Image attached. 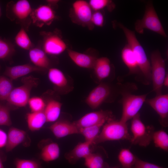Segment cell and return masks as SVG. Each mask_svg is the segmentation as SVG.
<instances>
[{
	"instance_id": "cell-26",
	"label": "cell",
	"mask_w": 168,
	"mask_h": 168,
	"mask_svg": "<svg viewBox=\"0 0 168 168\" xmlns=\"http://www.w3.org/2000/svg\"><path fill=\"white\" fill-rule=\"evenodd\" d=\"M105 123H101L79 129V134L84 137L86 142L91 145H94L95 142L98 136L100 129Z\"/></svg>"
},
{
	"instance_id": "cell-6",
	"label": "cell",
	"mask_w": 168,
	"mask_h": 168,
	"mask_svg": "<svg viewBox=\"0 0 168 168\" xmlns=\"http://www.w3.org/2000/svg\"><path fill=\"white\" fill-rule=\"evenodd\" d=\"M132 92H126L121 96L122 111L120 120L125 123L139 113L148 94L136 95L132 94Z\"/></svg>"
},
{
	"instance_id": "cell-16",
	"label": "cell",
	"mask_w": 168,
	"mask_h": 168,
	"mask_svg": "<svg viewBox=\"0 0 168 168\" xmlns=\"http://www.w3.org/2000/svg\"><path fill=\"white\" fill-rule=\"evenodd\" d=\"M91 145L86 142H80L64 155L65 158L71 164H75L81 158H85L92 152Z\"/></svg>"
},
{
	"instance_id": "cell-18",
	"label": "cell",
	"mask_w": 168,
	"mask_h": 168,
	"mask_svg": "<svg viewBox=\"0 0 168 168\" xmlns=\"http://www.w3.org/2000/svg\"><path fill=\"white\" fill-rule=\"evenodd\" d=\"M27 134L24 130L11 127L7 134V141L5 146L7 152H10L21 143H24L27 138Z\"/></svg>"
},
{
	"instance_id": "cell-12",
	"label": "cell",
	"mask_w": 168,
	"mask_h": 168,
	"mask_svg": "<svg viewBox=\"0 0 168 168\" xmlns=\"http://www.w3.org/2000/svg\"><path fill=\"white\" fill-rule=\"evenodd\" d=\"M145 102L159 116L160 124L164 127L168 125V94H160L154 98L146 99Z\"/></svg>"
},
{
	"instance_id": "cell-35",
	"label": "cell",
	"mask_w": 168,
	"mask_h": 168,
	"mask_svg": "<svg viewBox=\"0 0 168 168\" xmlns=\"http://www.w3.org/2000/svg\"><path fill=\"white\" fill-rule=\"evenodd\" d=\"M31 112H39L44 111L46 104L43 98L38 96L30 98L28 102Z\"/></svg>"
},
{
	"instance_id": "cell-14",
	"label": "cell",
	"mask_w": 168,
	"mask_h": 168,
	"mask_svg": "<svg viewBox=\"0 0 168 168\" xmlns=\"http://www.w3.org/2000/svg\"><path fill=\"white\" fill-rule=\"evenodd\" d=\"M72 7L74 16L80 23L85 26L91 24V19L93 13L87 2L83 0L76 1L73 3Z\"/></svg>"
},
{
	"instance_id": "cell-29",
	"label": "cell",
	"mask_w": 168,
	"mask_h": 168,
	"mask_svg": "<svg viewBox=\"0 0 168 168\" xmlns=\"http://www.w3.org/2000/svg\"><path fill=\"white\" fill-rule=\"evenodd\" d=\"M84 165L87 168H106L108 165L100 154L91 153L84 159Z\"/></svg>"
},
{
	"instance_id": "cell-43",
	"label": "cell",
	"mask_w": 168,
	"mask_h": 168,
	"mask_svg": "<svg viewBox=\"0 0 168 168\" xmlns=\"http://www.w3.org/2000/svg\"><path fill=\"white\" fill-rule=\"evenodd\" d=\"M0 168H4L3 165L2 160L1 158L0 157Z\"/></svg>"
},
{
	"instance_id": "cell-1",
	"label": "cell",
	"mask_w": 168,
	"mask_h": 168,
	"mask_svg": "<svg viewBox=\"0 0 168 168\" xmlns=\"http://www.w3.org/2000/svg\"><path fill=\"white\" fill-rule=\"evenodd\" d=\"M118 26L125 36L128 44L131 48L137 62L140 74L144 83L149 84L151 81V66L143 48L137 39L134 31L129 29L120 23Z\"/></svg>"
},
{
	"instance_id": "cell-4",
	"label": "cell",
	"mask_w": 168,
	"mask_h": 168,
	"mask_svg": "<svg viewBox=\"0 0 168 168\" xmlns=\"http://www.w3.org/2000/svg\"><path fill=\"white\" fill-rule=\"evenodd\" d=\"M136 31L138 33H143L145 29L155 32L164 37L167 35L157 14L151 2L148 3L146 6L142 18L137 21L135 24Z\"/></svg>"
},
{
	"instance_id": "cell-30",
	"label": "cell",
	"mask_w": 168,
	"mask_h": 168,
	"mask_svg": "<svg viewBox=\"0 0 168 168\" xmlns=\"http://www.w3.org/2000/svg\"><path fill=\"white\" fill-rule=\"evenodd\" d=\"M16 44L21 48L29 50L34 47L33 44L28 35L26 30L23 28H21L15 37Z\"/></svg>"
},
{
	"instance_id": "cell-34",
	"label": "cell",
	"mask_w": 168,
	"mask_h": 168,
	"mask_svg": "<svg viewBox=\"0 0 168 168\" xmlns=\"http://www.w3.org/2000/svg\"><path fill=\"white\" fill-rule=\"evenodd\" d=\"M88 3L91 9L95 11H100L106 7L111 11L115 7L112 1L109 0H91Z\"/></svg>"
},
{
	"instance_id": "cell-9",
	"label": "cell",
	"mask_w": 168,
	"mask_h": 168,
	"mask_svg": "<svg viewBox=\"0 0 168 168\" xmlns=\"http://www.w3.org/2000/svg\"><path fill=\"white\" fill-rule=\"evenodd\" d=\"M42 49L47 54L57 55L62 53L67 46L61 36L55 32H41Z\"/></svg>"
},
{
	"instance_id": "cell-13",
	"label": "cell",
	"mask_w": 168,
	"mask_h": 168,
	"mask_svg": "<svg viewBox=\"0 0 168 168\" xmlns=\"http://www.w3.org/2000/svg\"><path fill=\"white\" fill-rule=\"evenodd\" d=\"M112 116L111 112L100 110L86 114L73 123L79 129L102 123H105L112 119Z\"/></svg>"
},
{
	"instance_id": "cell-8",
	"label": "cell",
	"mask_w": 168,
	"mask_h": 168,
	"mask_svg": "<svg viewBox=\"0 0 168 168\" xmlns=\"http://www.w3.org/2000/svg\"><path fill=\"white\" fill-rule=\"evenodd\" d=\"M151 79L153 91L156 95L161 94L164 80L166 75L165 63L158 50L153 52L151 56Z\"/></svg>"
},
{
	"instance_id": "cell-17",
	"label": "cell",
	"mask_w": 168,
	"mask_h": 168,
	"mask_svg": "<svg viewBox=\"0 0 168 168\" xmlns=\"http://www.w3.org/2000/svg\"><path fill=\"white\" fill-rule=\"evenodd\" d=\"M34 65L28 63L7 67L4 74L12 81L33 72L43 71Z\"/></svg>"
},
{
	"instance_id": "cell-42",
	"label": "cell",
	"mask_w": 168,
	"mask_h": 168,
	"mask_svg": "<svg viewBox=\"0 0 168 168\" xmlns=\"http://www.w3.org/2000/svg\"><path fill=\"white\" fill-rule=\"evenodd\" d=\"M163 85L166 87H168V76L167 74H166L165 77L163 82Z\"/></svg>"
},
{
	"instance_id": "cell-25",
	"label": "cell",
	"mask_w": 168,
	"mask_h": 168,
	"mask_svg": "<svg viewBox=\"0 0 168 168\" xmlns=\"http://www.w3.org/2000/svg\"><path fill=\"white\" fill-rule=\"evenodd\" d=\"M62 105V103L54 100H50L47 102L44 110L47 122H53L57 120L60 114Z\"/></svg>"
},
{
	"instance_id": "cell-2",
	"label": "cell",
	"mask_w": 168,
	"mask_h": 168,
	"mask_svg": "<svg viewBox=\"0 0 168 168\" xmlns=\"http://www.w3.org/2000/svg\"><path fill=\"white\" fill-rule=\"evenodd\" d=\"M32 10L30 2L27 0L11 1L7 4L6 15L11 21H15L28 31L32 23L30 15Z\"/></svg>"
},
{
	"instance_id": "cell-5",
	"label": "cell",
	"mask_w": 168,
	"mask_h": 168,
	"mask_svg": "<svg viewBox=\"0 0 168 168\" xmlns=\"http://www.w3.org/2000/svg\"><path fill=\"white\" fill-rule=\"evenodd\" d=\"M37 79L31 76L22 78L21 86L13 88L6 101L10 105L23 107L28 104L32 89L38 84Z\"/></svg>"
},
{
	"instance_id": "cell-36",
	"label": "cell",
	"mask_w": 168,
	"mask_h": 168,
	"mask_svg": "<svg viewBox=\"0 0 168 168\" xmlns=\"http://www.w3.org/2000/svg\"><path fill=\"white\" fill-rule=\"evenodd\" d=\"M10 109L8 106L0 104V125L10 126L12 125Z\"/></svg>"
},
{
	"instance_id": "cell-22",
	"label": "cell",
	"mask_w": 168,
	"mask_h": 168,
	"mask_svg": "<svg viewBox=\"0 0 168 168\" xmlns=\"http://www.w3.org/2000/svg\"><path fill=\"white\" fill-rule=\"evenodd\" d=\"M97 78L102 80L109 76L111 66L109 59L106 57L97 58L93 68Z\"/></svg>"
},
{
	"instance_id": "cell-45",
	"label": "cell",
	"mask_w": 168,
	"mask_h": 168,
	"mask_svg": "<svg viewBox=\"0 0 168 168\" xmlns=\"http://www.w3.org/2000/svg\"><path fill=\"white\" fill-rule=\"evenodd\" d=\"M118 168V167H107V168Z\"/></svg>"
},
{
	"instance_id": "cell-3",
	"label": "cell",
	"mask_w": 168,
	"mask_h": 168,
	"mask_svg": "<svg viewBox=\"0 0 168 168\" xmlns=\"http://www.w3.org/2000/svg\"><path fill=\"white\" fill-rule=\"evenodd\" d=\"M102 127L94 144L109 141L130 140L131 138L127 123L120 120L110 119L106 122Z\"/></svg>"
},
{
	"instance_id": "cell-19",
	"label": "cell",
	"mask_w": 168,
	"mask_h": 168,
	"mask_svg": "<svg viewBox=\"0 0 168 168\" xmlns=\"http://www.w3.org/2000/svg\"><path fill=\"white\" fill-rule=\"evenodd\" d=\"M68 55L77 65L86 68H93L97 58L92 56L68 49Z\"/></svg>"
},
{
	"instance_id": "cell-40",
	"label": "cell",
	"mask_w": 168,
	"mask_h": 168,
	"mask_svg": "<svg viewBox=\"0 0 168 168\" xmlns=\"http://www.w3.org/2000/svg\"><path fill=\"white\" fill-rule=\"evenodd\" d=\"M7 141V134L0 128V148L5 147Z\"/></svg>"
},
{
	"instance_id": "cell-7",
	"label": "cell",
	"mask_w": 168,
	"mask_h": 168,
	"mask_svg": "<svg viewBox=\"0 0 168 168\" xmlns=\"http://www.w3.org/2000/svg\"><path fill=\"white\" fill-rule=\"evenodd\" d=\"M132 119L130 129L132 136L130 140L131 142L142 147L147 146L152 141L154 131L153 128L145 125L141 121L139 113Z\"/></svg>"
},
{
	"instance_id": "cell-37",
	"label": "cell",
	"mask_w": 168,
	"mask_h": 168,
	"mask_svg": "<svg viewBox=\"0 0 168 168\" xmlns=\"http://www.w3.org/2000/svg\"><path fill=\"white\" fill-rule=\"evenodd\" d=\"M15 164L16 168H42L40 163L33 160L16 158Z\"/></svg>"
},
{
	"instance_id": "cell-38",
	"label": "cell",
	"mask_w": 168,
	"mask_h": 168,
	"mask_svg": "<svg viewBox=\"0 0 168 168\" xmlns=\"http://www.w3.org/2000/svg\"><path fill=\"white\" fill-rule=\"evenodd\" d=\"M91 22L94 25L101 27L104 25V18L103 14L100 11H95L92 13Z\"/></svg>"
},
{
	"instance_id": "cell-33",
	"label": "cell",
	"mask_w": 168,
	"mask_h": 168,
	"mask_svg": "<svg viewBox=\"0 0 168 168\" xmlns=\"http://www.w3.org/2000/svg\"><path fill=\"white\" fill-rule=\"evenodd\" d=\"M13 45L9 41L0 37V59L11 57L15 52Z\"/></svg>"
},
{
	"instance_id": "cell-39",
	"label": "cell",
	"mask_w": 168,
	"mask_h": 168,
	"mask_svg": "<svg viewBox=\"0 0 168 168\" xmlns=\"http://www.w3.org/2000/svg\"><path fill=\"white\" fill-rule=\"evenodd\" d=\"M132 168H164L154 164L143 161L137 157Z\"/></svg>"
},
{
	"instance_id": "cell-21",
	"label": "cell",
	"mask_w": 168,
	"mask_h": 168,
	"mask_svg": "<svg viewBox=\"0 0 168 168\" xmlns=\"http://www.w3.org/2000/svg\"><path fill=\"white\" fill-rule=\"evenodd\" d=\"M121 56L123 62L129 70L128 74H140L133 53L128 44L122 49Z\"/></svg>"
},
{
	"instance_id": "cell-44",
	"label": "cell",
	"mask_w": 168,
	"mask_h": 168,
	"mask_svg": "<svg viewBox=\"0 0 168 168\" xmlns=\"http://www.w3.org/2000/svg\"><path fill=\"white\" fill-rule=\"evenodd\" d=\"M1 15H2V11H1V9L0 4V18L1 16Z\"/></svg>"
},
{
	"instance_id": "cell-27",
	"label": "cell",
	"mask_w": 168,
	"mask_h": 168,
	"mask_svg": "<svg viewBox=\"0 0 168 168\" xmlns=\"http://www.w3.org/2000/svg\"><path fill=\"white\" fill-rule=\"evenodd\" d=\"M48 76L50 81L55 86L60 88L66 86L68 81L63 72L56 68L49 69Z\"/></svg>"
},
{
	"instance_id": "cell-15",
	"label": "cell",
	"mask_w": 168,
	"mask_h": 168,
	"mask_svg": "<svg viewBox=\"0 0 168 168\" xmlns=\"http://www.w3.org/2000/svg\"><path fill=\"white\" fill-rule=\"evenodd\" d=\"M49 128L58 138L70 135L79 134V129L73 123L66 120L56 121L49 126Z\"/></svg>"
},
{
	"instance_id": "cell-31",
	"label": "cell",
	"mask_w": 168,
	"mask_h": 168,
	"mask_svg": "<svg viewBox=\"0 0 168 168\" xmlns=\"http://www.w3.org/2000/svg\"><path fill=\"white\" fill-rule=\"evenodd\" d=\"M152 140L156 147L168 151V135L165 131L161 130L154 131L152 135Z\"/></svg>"
},
{
	"instance_id": "cell-20",
	"label": "cell",
	"mask_w": 168,
	"mask_h": 168,
	"mask_svg": "<svg viewBox=\"0 0 168 168\" xmlns=\"http://www.w3.org/2000/svg\"><path fill=\"white\" fill-rule=\"evenodd\" d=\"M29 55L31 61L34 65L44 70L49 68V59L42 49L34 47L29 50Z\"/></svg>"
},
{
	"instance_id": "cell-32",
	"label": "cell",
	"mask_w": 168,
	"mask_h": 168,
	"mask_svg": "<svg viewBox=\"0 0 168 168\" xmlns=\"http://www.w3.org/2000/svg\"><path fill=\"white\" fill-rule=\"evenodd\" d=\"M12 81L5 76H0V100H6L13 89Z\"/></svg>"
},
{
	"instance_id": "cell-24",
	"label": "cell",
	"mask_w": 168,
	"mask_h": 168,
	"mask_svg": "<svg viewBox=\"0 0 168 168\" xmlns=\"http://www.w3.org/2000/svg\"><path fill=\"white\" fill-rule=\"evenodd\" d=\"M60 153L58 144L56 142H51L42 147L40 156L43 161L49 162L57 159L59 156Z\"/></svg>"
},
{
	"instance_id": "cell-11",
	"label": "cell",
	"mask_w": 168,
	"mask_h": 168,
	"mask_svg": "<svg viewBox=\"0 0 168 168\" xmlns=\"http://www.w3.org/2000/svg\"><path fill=\"white\" fill-rule=\"evenodd\" d=\"M32 23L36 26L41 27L50 25L56 18L54 11L49 5H41L33 9L30 15Z\"/></svg>"
},
{
	"instance_id": "cell-10",
	"label": "cell",
	"mask_w": 168,
	"mask_h": 168,
	"mask_svg": "<svg viewBox=\"0 0 168 168\" xmlns=\"http://www.w3.org/2000/svg\"><path fill=\"white\" fill-rule=\"evenodd\" d=\"M112 92L113 88L110 85L106 83H101L90 92L85 102L92 109H96L106 101Z\"/></svg>"
},
{
	"instance_id": "cell-41",
	"label": "cell",
	"mask_w": 168,
	"mask_h": 168,
	"mask_svg": "<svg viewBox=\"0 0 168 168\" xmlns=\"http://www.w3.org/2000/svg\"><path fill=\"white\" fill-rule=\"evenodd\" d=\"M58 1V0H49L46 1V2L48 3V5L50 6L51 5H56Z\"/></svg>"
},
{
	"instance_id": "cell-23",
	"label": "cell",
	"mask_w": 168,
	"mask_h": 168,
	"mask_svg": "<svg viewBox=\"0 0 168 168\" xmlns=\"http://www.w3.org/2000/svg\"><path fill=\"white\" fill-rule=\"evenodd\" d=\"M26 120L28 128L32 131L40 130L47 122L44 111L27 113Z\"/></svg>"
},
{
	"instance_id": "cell-28",
	"label": "cell",
	"mask_w": 168,
	"mask_h": 168,
	"mask_svg": "<svg viewBox=\"0 0 168 168\" xmlns=\"http://www.w3.org/2000/svg\"><path fill=\"white\" fill-rule=\"evenodd\" d=\"M137 158L129 149L125 148L122 149L118 155L121 168H132Z\"/></svg>"
}]
</instances>
